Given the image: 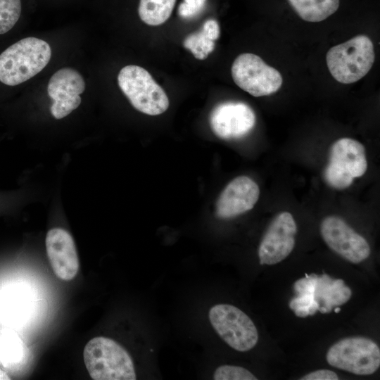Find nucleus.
Returning <instances> with one entry per match:
<instances>
[{
	"mask_svg": "<svg viewBox=\"0 0 380 380\" xmlns=\"http://www.w3.org/2000/svg\"><path fill=\"white\" fill-rule=\"evenodd\" d=\"M85 89L82 76L76 70L63 68L50 78L47 91L53 100L50 110L56 119H61L75 110L81 103Z\"/></svg>",
	"mask_w": 380,
	"mask_h": 380,
	"instance_id": "obj_12",
	"label": "nucleus"
},
{
	"mask_svg": "<svg viewBox=\"0 0 380 380\" xmlns=\"http://www.w3.org/2000/svg\"><path fill=\"white\" fill-rule=\"evenodd\" d=\"M175 2L176 0H140L139 15L148 25H161L170 18Z\"/></svg>",
	"mask_w": 380,
	"mask_h": 380,
	"instance_id": "obj_18",
	"label": "nucleus"
},
{
	"mask_svg": "<svg viewBox=\"0 0 380 380\" xmlns=\"http://www.w3.org/2000/svg\"><path fill=\"white\" fill-rule=\"evenodd\" d=\"M320 233L334 252L352 263H360L370 255L367 240L338 216L326 217L321 222Z\"/></svg>",
	"mask_w": 380,
	"mask_h": 380,
	"instance_id": "obj_9",
	"label": "nucleus"
},
{
	"mask_svg": "<svg viewBox=\"0 0 380 380\" xmlns=\"http://www.w3.org/2000/svg\"><path fill=\"white\" fill-rule=\"evenodd\" d=\"M20 0H0V34L11 30L19 20Z\"/></svg>",
	"mask_w": 380,
	"mask_h": 380,
	"instance_id": "obj_19",
	"label": "nucleus"
},
{
	"mask_svg": "<svg viewBox=\"0 0 380 380\" xmlns=\"http://www.w3.org/2000/svg\"><path fill=\"white\" fill-rule=\"evenodd\" d=\"M301 380H338V376L334 372L329 369H320L309 373L302 378Z\"/></svg>",
	"mask_w": 380,
	"mask_h": 380,
	"instance_id": "obj_22",
	"label": "nucleus"
},
{
	"mask_svg": "<svg viewBox=\"0 0 380 380\" xmlns=\"http://www.w3.org/2000/svg\"><path fill=\"white\" fill-rule=\"evenodd\" d=\"M220 36V26L217 20H206L198 32L189 34L184 41V46L189 50L194 57L205 59L214 50L215 40Z\"/></svg>",
	"mask_w": 380,
	"mask_h": 380,
	"instance_id": "obj_16",
	"label": "nucleus"
},
{
	"mask_svg": "<svg viewBox=\"0 0 380 380\" xmlns=\"http://www.w3.org/2000/svg\"><path fill=\"white\" fill-rule=\"evenodd\" d=\"M232 77L235 84L255 97L277 92L282 85L280 72L251 53L239 55L233 62Z\"/></svg>",
	"mask_w": 380,
	"mask_h": 380,
	"instance_id": "obj_8",
	"label": "nucleus"
},
{
	"mask_svg": "<svg viewBox=\"0 0 380 380\" xmlns=\"http://www.w3.org/2000/svg\"><path fill=\"white\" fill-rule=\"evenodd\" d=\"M260 189L247 176L232 180L221 192L215 206V214L220 219H230L251 210L257 203Z\"/></svg>",
	"mask_w": 380,
	"mask_h": 380,
	"instance_id": "obj_13",
	"label": "nucleus"
},
{
	"mask_svg": "<svg viewBox=\"0 0 380 380\" xmlns=\"http://www.w3.org/2000/svg\"><path fill=\"white\" fill-rule=\"evenodd\" d=\"M318 304L314 298V295H300L291 299L289 307L292 310L301 307H310L312 305Z\"/></svg>",
	"mask_w": 380,
	"mask_h": 380,
	"instance_id": "obj_23",
	"label": "nucleus"
},
{
	"mask_svg": "<svg viewBox=\"0 0 380 380\" xmlns=\"http://www.w3.org/2000/svg\"><path fill=\"white\" fill-rule=\"evenodd\" d=\"M351 294V290L345 285L343 280L332 279L327 274L317 275L315 300L319 307L325 308L327 313L330 312L334 307L346 303Z\"/></svg>",
	"mask_w": 380,
	"mask_h": 380,
	"instance_id": "obj_15",
	"label": "nucleus"
},
{
	"mask_svg": "<svg viewBox=\"0 0 380 380\" xmlns=\"http://www.w3.org/2000/svg\"><path fill=\"white\" fill-rule=\"evenodd\" d=\"M215 380H257L248 369L234 365H221L214 372Z\"/></svg>",
	"mask_w": 380,
	"mask_h": 380,
	"instance_id": "obj_20",
	"label": "nucleus"
},
{
	"mask_svg": "<svg viewBox=\"0 0 380 380\" xmlns=\"http://www.w3.org/2000/svg\"><path fill=\"white\" fill-rule=\"evenodd\" d=\"M332 367L357 375H369L380 366V350L372 340L351 337L340 340L327 353Z\"/></svg>",
	"mask_w": 380,
	"mask_h": 380,
	"instance_id": "obj_7",
	"label": "nucleus"
},
{
	"mask_svg": "<svg viewBox=\"0 0 380 380\" xmlns=\"http://www.w3.org/2000/svg\"><path fill=\"white\" fill-rule=\"evenodd\" d=\"M9 380L11 378L9 376L1 369H0V380Z\"/></svg>",
	"mask_w": 380,
	"mask_h": 380,
	"instance_id": "obj_24",
	"label": "nucleus"
},
{
	"mask_svg": "<svg viewBox=\"0 0 380 380\" xmlns=\"http://www.w3.org/2000/svg\"><path fill=\"white\" fill-rule=\"evenodd\" d=\"M374 59V44L364 34L332 46L326 55L327 65L332 77L346 84L365 77L372 68Z\"/></svg>",
	"mask_w": 380,
	"mask_h": 380,
	"instance_id": "obj_3",
	"label": "nucleus"
},
{
	"mask_svg": "<svg viewBox=\"0 0 380 380\" xmlns=\"http://www.w3.org/2000/svg\"><path fill=\"white\" fill-rule=\"evenodd\" d=\"M206 0H184L178 8L179 15L184 18L197 15L204 8Z\"/></svg>",
	"mask_w": 380,
	"mask_h": 380,
	"instance_id": "obj_21",
	"label": "nucleus"
},
{
	"mask_svg": "<svg viewBox=\"0 0 380 380\" xmlns=\"http://www.w3.org/2000/svg\"><path fill=\"white\" fill-rule=\"evenodd\" d=\"M45 244L56 276L63 281L73 279L79 271L80 262L72 236L63 229L53 228L47 232Z\"/></svg>",
	"mask_w": 380,
	"mask_h": 380,
	"instance_id": "obj_14",
	"label": "nucleus"
},
{
	"mask_svg": "<svg viewBox=\"0 0 380 380\" xmlns=\"http://www.w3.org/2000/svg\"><path fill=\"white\" fill-rule=\"evenodd\" d=\"M83 358L92 379H137V372L130 354L110 338L96 336L91 338L84 348Z\"/></svg>",
	"mask_w": 380,
	"mask_h": 380,
	"instance_id": "obj_2",
	"label": "nucleus"
},
{
	"mask_svg": "<svg viewBox=\"0 0 380 380\" xmlns=\"http://www.w3.org/2000/svg\"><path fill=\"white\" fill-rule=\"evenodd\" d=\"M118 82L120 89L137 110L149 115H158L168 108L166 93L144 68L135 65H127L120 70Z\"/></svg>",
	"mask_w": 380,
	"mask_h": 380,
	"instance_id": "obj_4",
	"label": "nucleus"
},
{
	"mask_svg": "<svg viewBox=\"0 0 380 380\" xmlns=\"http://www.w3.org/2000/svg\"><path fill=\"white\" fill-rule=\"evenodd\" d=\"M208 318L216 333L233 349L246 352L257 344V328L239 308L229 304H217L210 309Z\"/></svg>",
	"mask_w": 380,
	"mask_h": 380,
	"instance_id": "obj_6",
	"label": "nucleus"
},
{
	"mask_svg": "<svg viewBox=\"0 0 380 380\" xmlns=\"http://www.w3.org/2000/svg\"><path fill=\"white\" fill-rule=\"evenodd\" d=\"M213 132L222 139H236L248 134L255 125V114L246 103L225 101L215 106L210 114Z\"/></svg>",
	"mask_w": 380,
	"mask_h": 380,
	"instance_id": "obj_11",
	"label": "nucleus"
},
{
	"mask_svg": "<svg viewBox=\"0 0 380 380\" xmlns=\"http://www.w3.org/2000/svg\"><path fill=\"white\" fill-rule=\"evenodd\" d=\"M340 311H341V308H338H338H336L334 309V312H335L336 313H338Z\"/></svg>",
	"mask_w": 380,
	"mask_h": 380,
	"instance_id": "obj_25",
	"label": "nucleus"
},
{
	"mask_svg": "<svg viewBox=\"0 0 380 380\" xmlns=\"http://www.w3.org/2000/svg\"><path fill=\"white\" fill-rule=\"evenodd\" d=\"M51 56L46 42L33 37L22 39L0 54V82L18 85L41 72Z\"/></svg>",
	"mask_w": 380,
	"mask_h": 380,
	"instance_id": "obj_1",
	"label": "nucleus"
},
{
	"mask_svg": "<svg viewBox=\"0 0 380 380\" xmlns=\"http://www.w3.org/2000/svg\"><path fill=\"white\" fill-rule=\"evenodd\" d=\"M367 160L364 146L351 138H341L331 146L329 163L324 170L327 183L336 189L350 186L354 178L367 171Z\"/></svg>",
	"mask_w": 380,
	"mask_h": 380,
	"instance_id": "obj_5",
	"label": "nucleus"
},
{
	"mask_svg": "<svg viewBox=\"0 0 380 380\" xmlns=\"http://www.w3.org/2000/svg\"><path fill=\"white\" fill-rule=\"evenodd\" d=\"M292 8L305 21L317 23L334 14L339 0H288Z\"/></svg>",
	"mask_w": 380,
	"mask_h": 380,
	"instance_id": "obj_17",
	"label": "nucleus"
},
{
	"mask_svg": "<svg viewBox=\"0 0 380 380\" xmlns=\"http://www.w3.org/2000/svg\"><path fill=\"white\" fill-rule=\"evenodd\" d=\"M297 226L289 212L279 213L267 227L259 246L261 265H275L284 260L295 246Z\"/></svg>",
	"mask_w": 380,
	"mask_h": 380,
	"instance_id": "obj_10",
	"label": "nucleus"
}]
</instances>
